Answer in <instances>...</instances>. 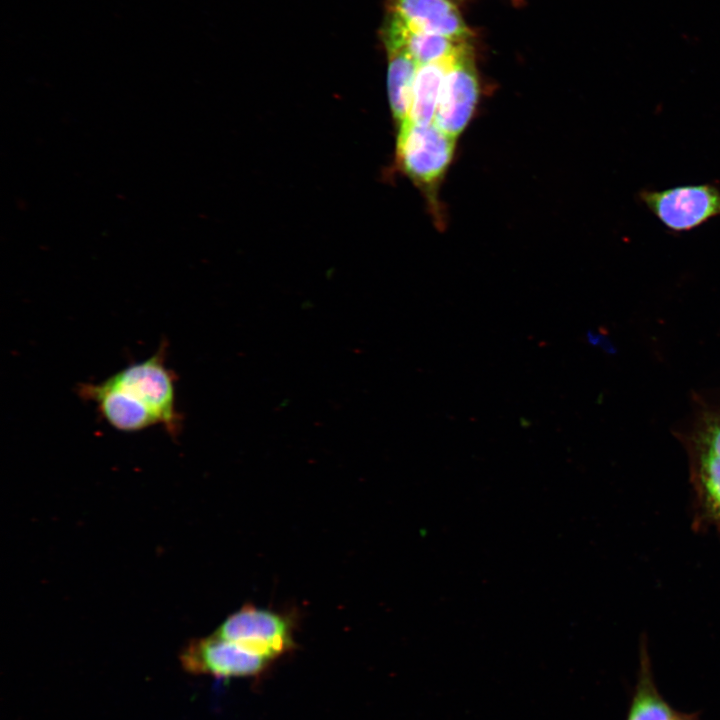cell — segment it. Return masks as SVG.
<instances>
[{"label":"cell","instance_id":"6da1fadb","mask_svg":"<svg viewBox=\"0 0 720 720\" xmlns=\"http://www.w3.org/2000/svg\"><path fill=\"white\" fill-rule=\"evenodd\" d=\"M397 140V162L405 174L427 194L435 211L437 189L450 165L456 137L435 123H401Z\"/></svg>","mask_w":720,"mask_h":720},{"label":"cell","instance_id":"7a4b0ae2","mask_svg":"<svg viewBox=\"0 0 720 720\" xmlns=\"http://www.w3.org/2000/svg\"><path fill=\"white\" fill-rule=\"evenodd\" d=\"M166 347V343L161 344L152 356L123 368L107 380L144 404L159 425L176 435L181 415L176 407V376L166 366Z\"/></svg>","mask_w":720,"mask_h":720},{"label":"cell","instance_id":"3957f363","mask_svg":"<svg viewBox=\"0 0 720 720\" xmlns=\"http://www.w3.org/2000/svg\"><path fill=\"white\" fill-rule=\"evenodd\" d=\"M294 632L292 616L246 604L228 616L214 634L275 662L296 647Z\"/></svg>","mask_w":720,"mask_h":720},{"label":"cell","instance_id":"277c9868","mask_svg":"<svg viewBox=\"0 0 720 720\" xmlns=\"http://www.w3.org/2000/svg\"><path fill=\"white\" fill-rule=\"evenodd\" d=\"M641 201L672 232L693 230L720 216V189L712 184L642 190Z\"/></svg>","mask_w":720,"mask_h":720},{"label":"cell","instance_id":"5b68a950","mask_svg":"<svg viewBox=\"0 0 720 720\" xmlns=\"http://www.w3.org/2000/svg\"><path fill=\"white\" fill-rule=\"evenodd\" d=\"M480 96V84L470 41L449 60L434 123L457 137L470 122Z\"/></svg>","mask_w":720,"mask_h":720},{"label":"cell","instance_id":"8992f818","mask_svg":"<svg viewBox=\"0 0 720 720\" xmlns=\"http://www.w3.org/2000/svg\"><path fill=\"white\" fill-rule=\"evenodd\" d=\"M180 662L189 673L225 680L259 677L274 663L214 633L192 640L180 654Z\"/></svg>","mask_w":720,"mask_h":720},{"label":"cell","instance_id":"52a82bcc","mask_svg":"<svg viewBox=\"0 0 720 720\" xmlns=\"http://www.w3.org/2000/svg\"><path fill=\"white\" fill-rule=\"evenodd\" d=\"M390 12L414 30L455 41H470L473 35L450 0H391Z\"/></svg>","mask_w":720,"mask_h":720},{"label":"cell","instance_id":"ba28073f","mask_svg":"<svg viewBox=\"0 0 720 720\" xmlns=\"http://www.w3.org/2000/svg\"><path fill=\"white\" fill-rule=\"evenodd\" d=\"M78 392L83 399L94 402L105 421L119 431L137 432L158 424L144 404L107 379L81 384Z\"/></svg>","mask_w":720,"mask_h":720},{"label":"cell","instance_id":"9c48e42d","mask_svg":"<svg viewBox=\"0 0 720 720\" xmlns=\"http://www.w3.org/2000/svg\"><path fill=\"white\" fill-rule=\"evenodd\" d=\"M383 35L386 48H405L419 65L448 61L465 42L414 30L392 12L386 20Z\"/></svg>","mask_w":720,"mask_h":720},{"label":"cell","instance_id":"30bf717a","mask_svg":"<svg viewBox=\"0 0 720 720\" xmlns=\"http://www.w3.org/2000/svg\"><path fill=\"white\" fill-rule=\"evenodd\" d=\"M675 711L659 692L645 645L626 720H672Z\"/></svg>","mask_w":720,"mask_h":720},{"label":"cell","instance_id":"8fae6325","mask_svg":"<svg viewBox=\"0 0 720 720\" xmlns=\"http://www.w3.org/2000/svg\"><path fill=\"white\" fill-rule=\"evenodd\" d=\"M388 96L393 117L399 125L407 120L414 78L419 63L403 47H388Z\"/></svg>","mask_w":720,"mask_h":720},{"label":"cell","instance_id":"7c38bea8","mask_svg":"<svg viewBox=\"0 0 720 720\" xmlns=\"http://www.w3.org/2000/svg\"><path fill=\"white\" fill-rule=\"evenodd\" d=\"M448 62L449 60L419 65L406 121L421 125L434 123Z\"/></svg>","mask_w":720,"mask_h":720},{"label":"cell","instance_id":"4fadbf2b","mask_svg":"<svg viewBox=\"0 0 720 720\" xmlns=\"http://www.w3.org/2000/svg\"><path fill=\"white\" fill-rule=\"evenodd\" d=\"M672 720H699V713L675 712Z\"/></svg>","mask_w":720,"mask_h":720},{"label":"cell","instance_id":"5bb4252c","mask_svg":"<svg viewBox=\"0 0 720 720\" xmlns=\"http://www.w3.org/2000/svg\"><path fill=\"white\" fill-rule=\"evenodd\" d=\"M450 1H452V2L455 3L456 1L459 2V1H462V0H450Z\"/></svg>","mask_w":720,"mask_h":720}]
</instances>
